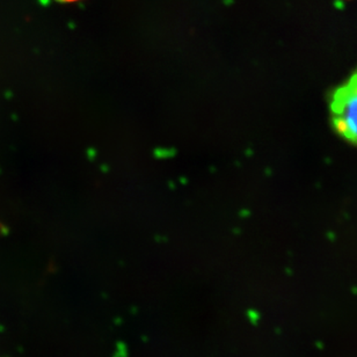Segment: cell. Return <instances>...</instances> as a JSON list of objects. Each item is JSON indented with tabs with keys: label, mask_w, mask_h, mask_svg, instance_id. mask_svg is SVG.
I'll use <instances>...</instances> for the list:
<instances>
[{
	"label": "cell",
	"mask_w": 357,
	"mask_h": 357,
	"mask_svg": "<svg viewBox=\"0 0 357 357\" xmlns=\"http://www.w3.org/2000/svg\"><path fill=\"white\" fill-rule=\"evenodd\" d=\"M248 318L251 319L252 323L257 324V321L259 320V314L258 313L255 312V311H250L248 312Z\"/></svg>",
	"instance_id": "2"
},
{
	"label": "cell",
	"mask_w": 357,
	"mask_h": 357,
	"mask_svg": "<svg viewBox=\"0 0 357 357\" xmlns=\"http://www.w3.org/2000/svg\"><path fill=\"white\" fill-rule=\"evenodd\" d=\"M55 1H59V3H75V1H78V0H55Z\"/></svg>",
	"instance_id": "3"
},
{
	"label": "cell",
	"mask_w": 357,
	"mask_h": 357,
	"mask_svg": "<svg viewBox=\"0 0 357 357\" xmlns=\"http://www.w3.org/2000/svg\"><path fill=\"white\" fill-rule=\"evenodd\" d=\"M330 113L334 130L357 146V70L334 91Z\"/></svg>",
	"instance_id": "1"
}]
</instances>
